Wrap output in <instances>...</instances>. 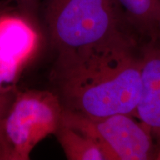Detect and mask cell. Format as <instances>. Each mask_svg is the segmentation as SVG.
<instances>
[{
  "label": "cell",
  "instance_id": "9",
  "mask_svg": "<svg viewBox=\"0 0 160 160\" xmlns=\"http://www.w3.org/2000/svg\"><path fill=\"white\" fill-rule=\"evenodd\" d=\"M20 5L22 7L23 12L27 15L32 17L37 9L40 0H19Z\"/></svg>",
  "mask_w": 160,
  "mask_h": 160
},
{
  "label": "cell",
  "instance_id": "12",
  "mask_svg": "<svg viewBox=\"0 0 160 160\" xmlns=\"http://www.w3.org/2000/svg\"><path fill=\"white\" fill-rule=\"evenodd\" d=\"M159 5V27H158V39L160 41V0H158Z\"/></svg>",
  "mask_w": 160,
  "mask_h": 160
},
{
  "label": "cell",
  "instance_id": "3",
  "mask_svg": "<svg viewBox=\"0 0 160 160\" xmlns=\"http://www.w3.org/2000/svg\"><path fill=\"white\" fill-rule=\"evenodd\" d=\"M63 112L57 93L16 90L0 119V160L30 159L37 144L56 133Z\"/></svg>",
  "mask_w": 160,
  "mask_h": 160
},
{
  "label": "cell",
  "instance_id": "7",
  "mask_svg": "<svg viewBox=\"0 0 160 160\" xmlns=\"http://www.w3.org/2000/svg\"><path fill=\"white\" fill-rule=\"evenodd\" d=\"M132 31L158 39V0H116Z\"/></svg>",
  "mask_w": 160,
  "mask_h": 160
},
{
  "label": "cell",
  "instance_id": "11",
  "mask_svg": "<svg viewBox=\"0 0 160 160\" xmlns=\"http://www.w3.org/2000/svg\"><path fill=\"white\" fill-rule=\"evenodd\" d=\"M11 98H12V97H11ZM10 102H11V100H10ZM10 102H8L7 104H5V105L0 106V119H1V117H2L3 113H5V110L7 109V108H8V105H9Z\"/></svg>",
  "mask_w": 160,
  "mask_h": 160
},
{
  "label": "cell",
  "instance_id": "8",
  "mask_svg": "<svg viewBox=\"0 0 160 160\" xmlns=\"http://www.w3.org/2000/svg\"><path fill=\"white\" fill-rule=\"evenodd\" d=\"M54 134L68 159L107 160L94 140L62 123V121Z\"/></svg>",
  "mask_w": 160,
  "mask_h": 160
},
{
  "label": "cell",
  "instance_id": "5",
  "mask_svg": "<svg viewBox=\"0 0 160 160\" xmlns=\"http://www.w3.org/2000/svg\"><path fill=\"white\" fill-rule=\"evenodd\" d=\"M42 36L25 13H0V92L17 90L19 77L39 51Z\"/></svg>",
  "mask_w": 160,
  "mask_h": 160
},
{
  "label": "cell",
  "instance_id": "1",
  "mask_svg": "<svg viewBox=\"0 0 160 160\" xmlns=\"http://www.w3.org/2000/svg\"><path fill=\"white\" fill-rule=\"evenodd\" d=\"M127 36L95 48L57 53L54 79L64 109L90 118L136 116L141 58Z\"/></svg>",
  "mask_w": 160,
  "mask_h": 160
},
{
  "label": "cell",
  "instance_id": "4",
  "mask_svg": "<svg viewBox=\"0 0 160 160\" xmlns=\"http://www.w3.org/2000/svg\"><path fill=\"white\" fill-rule=\"evenodd\" d=\"M62 123L94 140L107 160H148L156 157L151 131L131 115L119 113L90 118L64 109Z\"/></svg>",
  "mask_w": 160,
  "mask_h": 160
},
{
  "label": "cell",
  "instance_id": "6",
  "mask_svg": "<svg viewBox=\"0 0 160 160\" xmlns=\"http://www.w3.org/2000/svg\"><path fill=\"white\" fill-rule=\"evenodd\" d=\"M136 116L160 145V47L147 48L141 57V89Z\"/></svg>",
  "mask_w": 160,
  "mask_h": 160
},
{
  "label": "cell",
  "instance_id": "2",
  "mask_svg": "<svg viewBox=\"0 0 160 160\" xmlns=\"http://www.w3.org/2000/svg\"><path fill=\"white\" fill-rule=\"evenodd\" d=\"M44 19L57 53L95 48L131 36L116 0H46Z\"/></svg>",
  "mask_w": 160,
  "mask_h": 160
},
{
  "label": "cell",
  "instance_id": "13",
  "mask_svg": "<svg viewBox=\"0 0 160 160\" xmlns=\"http://www.w3.org/2000/svg\"><path fill=\"white\" fill-rule=\"evenodd\" d=\"M156 159H160V148H159V152H158V153H157V158H156Z\"/></svg>",
  "mask_w": 160,
  "mask_h": 160
},
{
  "label": "cell",
  "instance_id": "10",
  "mask_svg": "<svg viewBox=\"0 0 160 160\" xmlns=\"http://www.w3.org/2000/svg\"><path fill=\"white\" fill-rule=\"evenodd\" d=\"M14 91L8 92V93H1L0 92V106L9 102Z\"/></svg>",
  "mask_w": 160,
  "mask_h": 160
}]
</instances>
